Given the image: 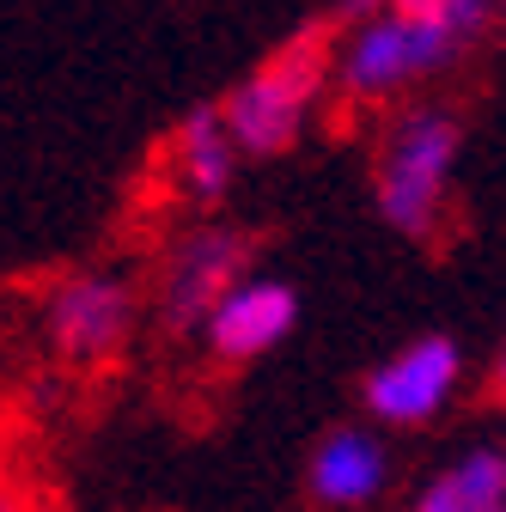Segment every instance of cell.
Returning a JSON list of instances; mask_svg holds the SVG:
<instances>
[{
  "mask_svg": "<svg viewBox=\"0 0 506 512\" xmlns=\"http://www.w3.org/2000/svg\"><path fill=\"white\" fill-rule=\"evenodd\" d=\"M476 25H488L482 0H403V7L378 13L354 31L342 55V80L360 98H378L427 68H439Z\"/></svg>",
  "mask_w": 506,
  "mask_h": 512,
  "instance_id": "obj_1",
  "label": "cell"
},
{
  "mask_svg": "<svg viewBox=\"0 0 506 512\" xmlns=\"http://www.w3.org/2000/svg\"><path fill=\"white\" fill-rule=\"evenodd\" d=\"M324 61H330V25H305L299 37H287L257 74H250L232 98H226V135L244 153H281L299 135V116L311 104V92L324 86Z\"/></svg>",
  "mask_w": 506,
  "mask_h": 512,
  "instance_id": "obj_2",
  "label": "cell"
},
{
  "mask_svg": "<svg viewBox=\"0 0 506 512\" xmlns=\"http://www.w3.org/2000/svg\"><path fill=\"white\" fill-rule=\"evenodd\" d=\"M458 159V122L446 110H409L378 165V208L397 232H427L439 220V196H446V171Z\"/></svg>",
  "mask_w": 506,
  "mask_h": 512,
  "instance_id": "obj_3",
  "label": "cell"
},
{
  "mask_svg": "<svg viewBox=\"0 0 506 512\" xmlns=\"http://www.w3.org/2000/svg\"><path fill=\"white\" fill-rule=\"evenodd\" d=\"M244 263L250 250L238 232H202L177 250L171 263V281H165V317L177 330H196V324H214V311L244 287Z\"/></svg>",
  "mask_w": 506,
  "mask_h": 512,
  "instance_id": "obj_4",
  "label": "cell"
},
{
  "mask_svg": "<svg viewBox=\"0 0 506 512\" xmlns=\"http://www.w3.org/2000/svg\"><path fill=\"white\" fill-rule=\"evenodd\" d=\"M452 384H458V342L421 336V342H409L403 354H391L366 378V403L385 421H427L452 397Z\"/></svg>",
  "mask_w": 506,
  "mask_h": 512,
  "instance_id": "obj_5",
  "label": "cell"
},
{
  "mask_svg": "<svg viewBox=\"0 0 506 512\" xmlns=\"http://www.w3.org/2000/svg\"><path fill=\"white\" fill-rule=\"evenodd\" d=\"M122 330H129V287L116 275H74L49 299V336L74 360L110 354L122 342Z\"/></svg>",
  "mask_w": 506,
  "mask_h": 512,
  "instance_id": "obj_6",
  "label": "cell"
},
{
  "mask_svg": "<svg viewBox=\"0 0 506 512\" xmlns=\"http://www.w3.org/2000/svg\"><path fill=\"white\" fill-rule=\"evenodd\" d=\"M293 317H299L293 287H281V281H244V287L214 311L208 342H214L226 360H257V354H269V348L293 330Z\"/></svg>",
  "mask_w": 506,
  "mask_h": 512,
  "instance_id": "obj_7",
  "label": "cell"
},
{
  "mask_svg": "<svg viewBox=\"0 0 506 512\" xmlns=\"http://www.w3.org/2000/svg\"><path fill=\"white\" fill-rule=\"evenodd\" d=\"M378 488H385V452H378L372 433H330L311 458V494L324 506H366Z\"/></svg>",
  "mask_w": 506,
  "mask_h": 512,
  "instance_id": "obj_8",
  "label": "cell"
},
{
  "mask_svg": "<svg viewBox=\"0 0 506 512\" xmlns=\"http://www.w3.org/2000/svg\"><path fill=\"white\" fill-rule=\"evenodd\" d=\"M415 512H506V452H470L421 494Z\"/></svg>",
  "mask_w": 506,
  "mask_h": 512,
  "instance_id": "obj_9",
  "label": "cell"
},
{
  "mask_svg": "<svg viewBox=\"0 0 506 512\" xmlns=\"http://www.w3.org/2000/svg\"><path fill=\"white\" fill-rule=\"evenodd\" d=\"M177 153H183V177L196 196H220V189L232 183V135H226V116L214 104L189 110L183 128H177Z\"/></svg>",
  "mask_w": 506,
  "mask_h": 512,
  "instance_id": "obj_10",
  "label": "cell"
},
{
  "mask_svg": "<svg viewBox=\"0 0 506 512\" xmlns=\"http://www.w3.org/2000/svg\"><path fill=\"white\" fill-rule=\"evenodd\" d=\"M0 512H31V506H25L19 494H0Z\"/></svg>",
  "mask_w": 506,
  "mask_h": 512,
  "instance_id": "obj_11",
  "label": "cell"
},
{
  "mask_svg": "<svg viewBox=\"0 0 506 512\" xmlns=\"http://www.w3.org/2000/svg\"><path fill=\"white\" fill-rule=\"evenodd\" d=\"M500 391H506V360H500Z\"/></svg>",
  "mask_w": 506,
  "mask_h": 512,
  "instance_id": "obj_12",
  "label": "cell"
},
{
  "mask_svg": "<svg viewBox=\"0 0 506 512\" xmlns=\"http://www.w3.org/2000/svg\"><path fill=\"white\" fill-rule=\"evenodd\" d=\"M500 19H506V7H500Z\"/></svg>",
  "mask_w": 506,
  "mask_h": 512,
  "instance_id": "obj_13",
  "label": "cell"
}]
</instances>
